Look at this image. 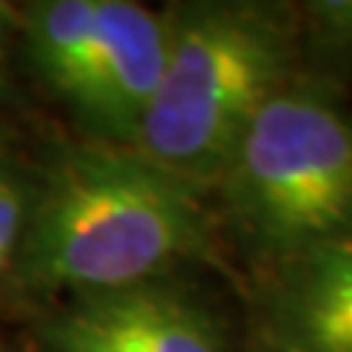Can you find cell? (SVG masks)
<instances>
[{"mask_svg": "<svg viewBox=\"0 0 352 352\" xmlns=\"http://www.w3.org/2000/svg\"><path fill=\"white\" fill-rule=\"evenodd\" d=\"M258 352H352V229L270 270Z\"/></svg>", "mask_w": 352, "mask_h": 352, "instance_id": "8992f818", "label": "cell"}, {"mask_svg": "<svg viewBox=\"0 0 352 352\" xmlns=\"http://www.w3.org/2000/svg\"><path fill=\"white\" fill-rule=\"evenodd\" d=\"M164 56L168 15L129 0H94V32L65 100L109 147L132 150Z\"/></svg>", "mask_w": 352, "mask_h": 352, "instance_id": "277c9868", "label": "cell"}, {"mask_svg": "<svg viewBox=\"0 0 352 352\" xmlns=\"http://www.w3.org/2000/svg\"><path fill=\"white\" fill-rule=\"evenodd\" d=\"M12 256H6V252H0V276H3V273L9 270V267H12Z\"/></svg>", "mask_w": 352, "mask_h": 352, "instance_id": "9c48e42d", "label": "cell"}, {"mask_svg": "<svg viewBox=\"0 0 352 352\" xmlns=\"http://www.w3.org/2000/svg\"><path fill=\"white\" fill-rule=\"evenodd\" d=\"M294 62V27L273 6L173 9L162 80L132 150L197 188L220 182L252 118L288 88Z\"/></svg>", "mask_w": 352, "mask_h": 352, "instance_id": "7a4b0ae2", "label": "cell"}, {"mask_svg": "<svg viewBox=\"0 0 352 352\" xmlns=\"http://www.w3.org/2000/svg\"><path fill=\"white\" fill-rule=\"evenodd\" d=\"M311 36L329 53L340 56L352 47V3H311Z\"/></svg>", "mask_w": 352, "mask_h": 352, "instance_id": "52a82bcc", "label": "cell"}, {"mask_svg": "<svg viewBox=\"0 0 352 352\" xmlns=\"http://www.w3.org/2000/svg\"><path fill=\"white\" fill-rule=\"evenodd\" d=\"M6 21H9V6L0 3V65H3V36H6Z\"/></svg>", "mask_w": 352, "mask_h": 352, "instance_id": "ba28073f", "label": "cell"}, {"mask_svg": "<svg viewBox=\"0 0 352 352\" xmlns=\"http://www.w3.org/2000/svg\"><path fill=\"white\" fill-rule=\"evenodd\" d=\"M50 352H226L214 317L164 282L82 294L53 320Z\"/></svg>", "mask_w": 352, "mask_h": 352, "instance_id": "5b68a950", "label": "cell"}, {"mask_svg": "<svg viewBox=\"0 0 352 352\" xmlns=\"http://www.w3.org/2000/svg\"><path fill=\"white\" fill-rule=\"evenodd\" d=\"M208 250L200 188L124 147H76L30 206L18 270L38 291L100 294L156 282Z\"/></svg>", "mask_w": 352, "mask_h": 352, "instance_id": "6da1fadb", "label": "cell"}, {"mask_svg": "<svg viewBox=\"0 0 352 352\" xmlns=\"http://www.w3.org/2000/svg\"><path fill=\"white\" fill-rule=\"evenodd\" d=\"M220 191L241 244L267 267L352 229V120L285 88L241 135Z\"/></svg>", "mask_w": 352, "mask_h": 352, "instance_id": "3957f363", "label": "cell"}]
</instances>
